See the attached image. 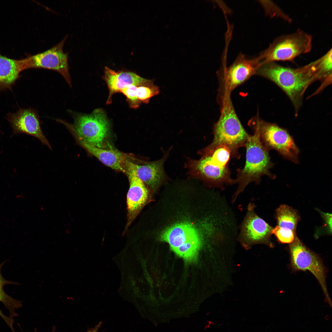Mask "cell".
Instances as JSON below:
<instances>
[{"instance_id": "1", "label": "cell", "mask_w": 332, "mask_h": 332, "mask_svg": "<svg viewBox=\"0 0 332 332\" xmlns=\"http://www.w3.org/2000/svg\"><path fill=\"white\" fill-rule=\"evenodd\" d=\"M256 73L270 80L281 89L289 97L297 112L308 86L317 80L324 81L325 84L329 79L320 58L295 69L285 67L275 62L265 63L260 66Z\"/></svg>"}, {"instance_id": "2", "label": "cell", "mask_w": 332, "mask_h": 332, "mask_svg": "<svg viewBox=\"0 0 332 332\" xmlns=\"http://www.w3.org/2000/svg\"><path fill=\"white\" fill-rule=\"evenodd\" d=\"M230 93H224L222 98L221 113L213 127L211 142L199 151L203 156L211 155L218 147L225 146L231 153V158L239 159V150L245 147L249 136L238 118L230 98Z\"/></svg>"}, {"instance_id": "3", "label": "cell", "mask_w": 332, "mask_h": 332, "mask_svg": "<svg viewBox=\"0 0 332 332\" xmlns=\"http://www.w3.org/2000/svg\"><path fill=\"white\" fill-rule=\"evenodd\" d=\"M250 126L254 133L249 135L245 144V164L243 168L237 170L236 178L234 179L233 184H238V187L233 196V202L250 183L253 182L259 184L263 176L273 179L275 177L271 171L274 164L271 160L269 150L262 143L257 128Z\"/></svg>"}, {"instance_id": "4", "label": "cell", "mask_w": 332, "mask_h": 332, "mask_svg": "<svg viewBox=\"0 0 332 332\" xmlns=\"http://www.w3.org/2000/svg\"><path fill=\"white\" fill-rule=\"evenodd\" d=\"M74 122L70 124L61 119L57 121L64 124L76 140L95 147L106 148L108 146L109 123L104 112L95 109L89 114L70 111Z\"/></svg>"}, {"instance_id": "5", "label": "cell", "mask_w": 332, "mask_h": 332, "mask_svg": "<svg viewBox=\"0 0 332 332\" xmlns=\"http://www.w3.org/2000/svg\"><path fill=\"white\" fill-rule=\"evenodd\" d=\"M312 37L301 30L276 38L257 57L261 65L279 61H292L312 48Z\"/></svg>"}, {"instance_id": "6", "label": "cell", "mask_w": 332, "mask_h": 332, "mask_svg": "<svg viewBox=\"0 0 332 332\" xmlns=\"http://www.w3.org/2000/svg\"><path fill=\"white\" fill-rule=\"evenodd\" d=\"M193 223L184 222L168 228L160 235V239L168 243L178 255L186 260L196 258L201 245L202 236Z\"/></svg>"}, {"instance_id": "7", "label": "cell", "mask_w": 332, "mask_h": 332, "mask_svg": "<svg viewBox=\"0 0 332 332\" xmlns=\"http://www.w3.org/2000/svg\"><path fill=\"white\" fill-rule=\"evenodd\" d=\"M249 125L257 128L262 143L269 150H275L285 159L295 164L299 163V150L287 130L258 116L251 121Z\"/></svg>"}, {"instance_id": "8", "label": "cell", "mask_w": 332, "mask_h": 332, "mask_svg": "<svg viewBox=\"0 0 332 332\" xmlns=\"http://www.w3.org/2000/svg\"><path fill=\"white\" fill-rule=\"evenodd\" d=\"M290 266L294 271H308L315 277L320 285L325 300L331 305L326 287L327 269L319 255L307 247L296 235L290 244Z\"/></svg>"}, {"instance_id": "9", "label": "cell", "mask_w": 332, "mask_h": 332, "mask_svg": "<svg viewBox=\"0 0 332 332\" xmlns=\"http://www.w3.org/2000/svg\"><path fill=\"white\" fill-rule=\"evenodd\" d=\"M255 208L253 203L248 205L246 215L240 226L239 240L247 249L259 244L272 247L271 237L273 228L256 214Z\"/></svg>"}, {"instance_id": "10", "label": "cell", "mask_w": 332, "mask_h": 332, "mask_svg": "<svg viewBox=\"0 0 332 332\" xmlns=\"http://www.w3.org/2000/svg\"><path fill=\"white\" fill-rule=\"evenodd\" d=\"M189 175L201 178L216 188L233 184L229 165L223 166L212 163L210 156H202L199 160L189 159L186 164Z\"/></svg>"}, {"instance_id": "11", "label": "cell", "mask_w": 332, "mask_h": 332, "mask_svg": "<svg viewBox=\"0 0 332 332\" xmlns=\"http://www.w3.org/2000/svg\"><path fill=\"white\" fill-rule=\"evenodd\" d=\"M125 171L128 179L129 187L127 195V219L124 234L145 205L149 196L147 188L137 175L134 163L126 160Z\"/></svg>"}, {"instance_id": "12", "label": "cell", "mask_w": 332, "mask_h": 332, "mask_svg": "<svg viewBox=\"0 0 332 332\" xmlns=\"http://www.w3.org/2000/svg\"><path fill=\"white\" fill-rule=\"evenodd\" d=\"M67 36L51 48L27 57L28 69L42 68L55 70L61 74L71 87V81L68 64V54L63 46Z\"/></svg>"}, {"instance_id": "13", "label": "cell", "mask_w": 332, "mask_h": 332, "mask_svg": "<svg viewBox=\"0 0 332 332\" xmlns=\"http://www.w3.org/2000/svg\"><path fill=\"white\" fill-rule=\"evenodd\" d=\"M6 118L12 128L13 135L24 133L33 136L51 149L42 130L38 115L34 110L20 109L16 113H8Z\"/></svg>"}, {"instance_id": "14", "label": "cell", "mask_w": 332, "mask_h": 332, "mask_svg": "<svg viewBox=\"0 0 332 332\" xmlns=\"http://www.w3.org/2000/svg\"><path fill=\"white\" fill-rule=\"evenodd\" d=\"M261 64L257 57L249 59L240 53L224 72V92L230 93L257 71Z\"/></svg>"}, {"instance_id": "15", "label": "cell", "mask_w": 332, "mask_h": 332, "mask_svg": "<svg viewBox=\"0 0 332 332\" xmlns=\"http://www.w3.org/2000/svg\"><path fill=\"white\" fill-rule=\"evenodd\" d=\"M104 79L109 91L106 104L111 103L113 95L130 85H138L145 84L150 80L143 78L135 73L131 72H116L108 67L105 68Z\"/></svg>"}, {"instance_id": "16", "label": "cell", "mask_w": 332, "mask_h": 332, "mask_svg": "<svg viewBox=\"0 0 332 332\" xmlns=\"http://www.w3.org/2000/svg\"><path fill=\"white\" fill-rule=\"evenodd\" d=\"M168 155L167 152L160 160L145 162L142 164L133 163L137 175L147 188L155 189L164 178L163 165Z\"/></svg>"}, {"instance_id": "17", "label": "cell", "mask_w": 332, "mask_h": 332, "mask_svg": "<svg viewBox=\"0 0 332 332\" xmlns=\"http://www.w3.org/2000/svg\"><path fill=\"white\" fill-rule=\"evenodd\" d=\"M26 69V58L15 60L0 55V91L11 89L21 72Z\"/></svg>"}, {"instance_id": "18", "label": "cell", "mask_w": 332, "mask_h": 332, "mask_svg": "<svg viewBox=\"0 0 332 332\" xmlns=\"http://www.w3.org/2000/svg\"><path fill=\"white\" fill-rule=\"evenodd\" d=\"M5 263L0 264V316L12 332H16L14 328V318L18 316L16 310L22 306V301L14 299L5 292L3 287L6 284H18L5 279L1 272L2 267Z\"/></svg>"}, {"instance_id": "19", "label": "cell", "mask_w": 332, "mask_h": 332, "mask_svg": "<svg viewBox=\"0 0 332 332\" xmlns=\"http://www.w3.org/2000/svg\"><path fill=\"white\" fill-rule=\"evenodd\" d=\"M120 92L126 96L130 108L136 109L142 103L148 104L151 97L159 93L160 90L158 87L154 84L153 80H150L141 85H129Z\"/></svg>"}, {"instance_id": "20", "label": "cell", "mask_w": 332, "mask_h": 332, "mask_svg": "<svg viewBox=\"0 0 332 332\" xmlns=\"http://www.w3.org/2000/svg\"><path fill=\"white\" fill-rule=\"evenodd\" d=\"M76 140L81 146L105 165L113 169L125 172L126 160L117 151L113 148L106 149L98 148L82 141Z\"/></svg>"}, {"instance_id": "21", "label": "cell", "mask_w": 332, "mask_h": 332, "mask_svg": "<svg viewBox=\"0 0 332 332\" xmlns=\"http://www.w3.org/2000/svg\"><path fill=\"white\" fill-rule=\"evenodd\" d=\"M276 216L278 226L292 230L295 234L300 216L298 212L288 205L282 204L276 210Z\"/></svg>"}, {"instance_id": "22", "label": "cell", "mask_w": 332, "mask_h": 332, "mask_svg": "<svg viewBox=\"0 0 332 332\" xmlns=\"http://www.w3.org/2000/svg\"><path fill=\"white\" fill-rule=\"evenodd\" d=\"M210 156L212 162L223 166L229 165V160L231 159L230 150L225 146L218 147Z\"/></svg>"}, {"instance_id": "23", "label": "cell", "mask_w": 332, "mask_h": 332, "mask_svg": "<svg viewBox=\"0 0 332 332\" xmlns=\"http://www.w3.org/2000/svg\"><path fill=\"white\" fill-rule=\"evenodd\" d=\"M272 233L274 234L278 241L282 243H291L296 235L291 230L278 226L273 228Z\"/></svg>"}, {"instance_id": "24", "label": "cell", "mask_w": 332, "mask_h": 332, "mask_svg": "<svg viewBox=\"0 0 332 332\" xmlns=\"http://www.w3.org/2000/svg\"><path fill=\"white\" fill-rule=\"evenodd\" d=\"M101 325V323L100 322L94 327L89 330L87 332H97Z\"/></svg>"}, {"instance_id": "25", "label": "cell", "mask_w": 332, "mask_h": 332, "mask_svg": "<svg viewBox=\"0 0 332 332\" xmlns=\"http://www.w3.org/2000/svg\"><path fill=\"white\" fill-rule=\"evenodd\" d=\"M19 328H20V330H21V332H23V331L22 330V329L21 328V327H20V326H19ZM34 332H37V330H36V329H35V330H34ZM54 332V330H53V331H52V332Z\"/></svg>"}]
</instances>
